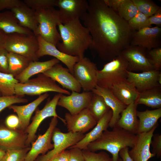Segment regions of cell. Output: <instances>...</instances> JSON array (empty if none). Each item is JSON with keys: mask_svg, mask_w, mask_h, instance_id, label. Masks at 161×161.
<instances>
[{"mask_svg": "<svg viewBox=\"0 0 161 161\" xmlns=\"http://www.w3.org/2000/svg\"><path fill=\"white\" fill-rule=\"evenodd\" d=\"M147 58L155 69L161 71V47L154 48L150 50L146 49Z\"/></svg>", "mask_w": 161, "mask_h": 161, "instance_id": "cell-40", "label": "cell"}, {"mask_svg": "<svg viewBox=\"0 0 161 161\" xmlns=\"http://www.w3.org/2000/svg\"><path fill=\"white\" fill-rule=\"evenodd\" d=\"M4 157L3 158H0V161H4Z\"/></svg>", "mask_w": 161, "mask_h": 161, "instance_id": "cell-54", "label": "cell"}, {"mask_svg": "<svg viewBox=\"0 0 161 161\" xmlns=\"http://www.w3.org/2000/svg\"><path fill=\"white\" fill-rule=\"evenodd\" d=\"M58 118L52 117L45 133L39 135L37 140L31 143V147L27 154L25 161H35L39 154L44 155L53 148L51 140L54 130L58 123Z\"/></svg>", "mask_w": 161, "mask_h": 161, "instance_id": "cell-13", "label": "cell"}, {"mask_svg": "<svg viewBox=\"0 0 161 161\" xmlns=\"http://www.w3.org/2000/svg\"><path fill=\"white\" fill-rule=\"evenodd\" d=\"M160 71L155 69L137 73L127 71L126 80L131 83L140 93L161 86L158 83Z\"/></svg>", "mask_w": 161, "mask_h": 161, "instance_id": "cell-21", "label": "cell"}, {"mask_svg": "<svg viewBox=\"0 0 161 161\" xmlns=\"http://www.w3.org/2000/svg\"><path fill=\"white\" fill-rule=\"evenodd\" d=\"M59 83L63 89L80 92L82 88L80 84L67 68L58 63L43 73Z\"/></svg>", "mask_w": 161, "mask_h": 161, "instance_id": "cell-19", "label": "cell"}, {"mask_svg": "<svg viewBox=\"0 0 161 161\" xmlns=\"http://www.w3.org/2000/svg\"><path fill=\"white\" fill-rule=\"evenodd\" d=\"M130 45L147 50L161 47V28L157 26L135 31Z\"/></svg>", "mask_w": 161, "mask_h": 161, "instance_id": "cell-17", "label": "cell"}, {"mask_svg": "<svg viewBox=\"0 0 161 161\" xmlns=\"http://www.w3.org/2000/svg\"><path fill=\"white\" fill-rule=\"evenodd\" d=\"M18 82L12 75L0 72V92L2 96L15 95V86Z\"/></svg>", "mask_w": 161, "mask_h": 161, "instance_id": "cell-34", "label": "cell"}, {"mask_svg": "<svg viewBox=\"0 0 161 161\" xmlns=\"http://www.w3.org/2000/svg\"><path fill=\"white\" fill-rule=\"evenodd\" d=\"M91 92L102 96L112 110V115L109 123V127L112 128L116 126L120 117L121 113L127 106L119 101L110 89L97 86Z\"/></svg>", "mask_w": 161, "mask_h": 161, "instance_id": "cell-23", "label": "cell"}, {"mask_svg": "<svg viewBox=\"0 0 161 161\" xmlns=\"http://www.w3.org/2000/svg\"><path fill=\"white\" fill-rule=\"evenodd\" d=\"M105 4L109 8L117 13L123 0H103Z\"/></svg>", "mask_w": 161, "mask_h": 161, "instance_id": "cell-50", "label": "cell"}, {"mask_svg": "<svg viewBox=\"0 0 161 161\" xmlns=\"http://www.w3.org/2000/svg\"><path fill=\"white\" fill-rule=\"evenodd\" d=\"M2 96V95L1 93V92H0V96Z\"/></svg>", "mask_w": 161, "mask_h": 161, "instance_id": "cell-56", "label": "cell"}, {"mask_svg": "<svg viewBox=\"0 0 161 161\" xmlns=\"http://www.w3.org/2000/svg\"><path fill=\"white\" fill-rule=\"evenodd\" d=\"M31 147L12 149L6 152L4 161H25L27 154Z\"/></svg>", "mask_w": 161, "mask_h": 161, "instance_id": "cell-37", "label": "cell"}, {"mask_svg": "<svg viewBox=\"0 0 161 161\" xmlns=\"http://www.w3.org/2000/svg\"><path fill=\"white\" fill-rule=\"evenodd\" d=\"M88 2L87 11L80 19L92 37L90 49L102 60L110 61L130 45L135 31L103 0Z\"/></svg>", "mask_w": 161, "mask_h": 161, "instance_id": "cell-1", "label": "cell"}, {"mask_svg": "<svg viewBox=\"0 0 161 161\" xmlns=\"http://www.w3.org/2000/svg\"><path fill=\"white\" fill-rule=\"evenodd\" d=\"M64 119L69 131L84 134L94 127L97 123L87 108L75 114L66 113Z\"/></svg>", "mask_w": 161, "mask_h": 161, "instance_id": "cell-16", "label": "cell"}, {"mask_svg": "<svg viewBox=\"0 0 161 161\" xmlns=\"http://www.w3.org/2000/svg\"><path fill=\"white\" fill-rule=\"evenodd\" d=\"M92 94V92L84 91L81 93L72 91L68 96L62 94L57 105L65 108L71 114H75L87 108Z\"/></svg>", "mask_w": 161, "mask_h": 161, "instance_id": "cell-18", "label": "cell"}, {"mask_svg": "<svg viewBox=\"0 0 161 161\" xmlns=\"http://www.w3.org/2000/svg\"><path fill=\"white\" fill-rule=\"evenodd\" d=\"M7 34L0 29V50L5 49Z\"/></svg>", "mask_w": 161, "mask_h": 161, "instance_id": "cell-52", "label": "cell"}, {"mask_svg": "<svg viewBox=\"0 0 161 161\" xmlns=\"http://www.w3.org/2000/svg\"><path fill=\"white\" fill-rule=\"evenodd\" d=\"M135 103L153 108H161V86L152 88L139 93Z\"/></svg>", "mask_w": 161, "mask_h": 161, "instance_id": "cell-31", "label": "cell"}, {"mask_svg": "<svg viewBox=\"0 0 161 161\" xmlns=\"http://www.w3.org/2000/svg\"><path fill=\"white\" fill-rule=\"evenodd\" d=\"M86 0H56L61 23L64 24L76 19H80L88 8Z\"/></svg>", "mask_w": 161, "mask_h": 161, "instance_id": "cell-12", "label": "cell"}, {"mask_svg": "<svg viewBox=\"0 0 161 161\" xmlns=\"http://www.w3.org/2000/svg\"><path fill=\"white\" fill-rule=\"evenodd\" d=\"M62 94L55 95L51 100H49L43 108L40 110L38 107L35 110V114L32 121L25 131L27 134L26 142L27 146H30V144L37 137L36 135L37 129L42 122L49 117H56L59 118L65 124L64 119L60 117L57 114L56 109L58 101Z\"/></svg>", "mask_w": 161, "mask_h": 161, "instance_id": "cell-10", "label": "cell"}, {"mask_svg": "<svg viewBox=\"0 0 161 161\" xmlns=\"http://www.w3.org/2000/svg\"><path fill=\"white\" fill-rule=\"evenodd\" d=\"M8 53L5 49L0 50V72L9 74Z\"/></svg>", "mask_w": 161, "mask_h": 161, "instance_id": "cell-44", "label": "cell"}, {"mask_svg": "<svg viewBox=\"0 0 161 161\" xmlns=\"http://www.w3.org/2000/svg\"><path fill=\"white\" fill-rule=\"evenodd\" d=\"M139 12L148 17L155 13L161 7L151 0H132Z\"/></svg>", "mask_w": 161, "mask_h": 161, "instance_id": "cell-36", "label": "cell"}, {"mask_svg": "<svg viewBox=\"0 0 161 161\" xmlns=\"http://www.w3.org/2000/svg\"><path fill=\"white\" fill-rule=\"evenodd\" d=\"M139 119L137 134L147 132L151 130L157 124L161 117V108L153 110L137 112Z\"/></svg>", "mask_w": 161, "mask_h": 161, "instance_id": "cell-30", "label": "cell"}, {"mask_svg": "<svg viewBox=\"0 0 161 161\" xmlns=\"http://www.w3.org/2000/svg\"><path fill=\"white\" fill-rule=\"evenodd\" d=\"M11 11L22 27L28 29L35 35L38 23L35 16V11L28 7L23 1Z\"/></svg>", "mask_w": 161, "mask_h": 161, "instance_id": "cell-24", "label": "cell"}, {"mask_svg": "<svg viewBox=\"0 0 161 161\" xmlns=\"http://www.w3.org/2000/svg\"><path fill=\"white\" fill-rule=\"evenodd\" d=\"M87 108L97 122L111 109L102 96L93 93Z\"/></svg>", "mask_w": 161, "mask_h": 161, "instance_id": "cell-33", "label": "cell"}, {"mask_svg": "<svg viewBox=\"0 0 161 161\" xmlns=\"http://www.w3.org/2000/svg\"><path fill=\"white\" fill-rule=\"evenodd\" d=\"M137 105L134 102L127 106L121 113L115 126L133 134H137L139 123L137 116Z\"/></svg>", "mask_w": 161, "mask_h": 161, "instance_id": "cell-26", "label": "cell"}, {"mask_svg": "<svg viewBox=\"0 0 161 161\" xmlns=\"http://www.w3.org/2000/svg\"><path fill=\"white\" fill-rule=\"evenodd\" d=\"M9 74L15 78L22 73L31 61L27 58L15 53L8 54Z\"/></svg>", "mask_w": 161, "mask_h": 161, "instance_id": "cell-32", "label": "cell"}, {"mask_svg": "<svg viewBox=\"0 0 161 161\" xmlns=\"http://www.w3.org/2000/svg\"><path fill=\"white\" fill-rule=\"evenodd\" d=\"M0 29L7 34L15 33L34 34L31 30L20 24L11 11L0 12Z\"/></svg>", "mask_w": 161, "mask_h": 161, "instance_id": "cell-29", "label": "cell"}, {"mask_svg": "<svg viewBox=\"0 0 161 161\" xmlns=\"http://www.w3.org/2000/svg\"><path fill=\"white\" fill-rule=\"evenodd\" d=\"M47 93L39 95L36 99L24 105H12L8 108L13 110L17 114L19 120V129L25 131L30 124V118L38 106L49 96Z\"/></svg>", "mask_w": 161, "mask_h": 161, "instance_id": "cell-22", "label": "cell"}, {"mask_svg": "<svg viewBox=\"0 0 161 161\" xmlns=\"http://www.w3.org/2000/svg\"><path fill=\"white\" fill-rule=\"evenodd\" d=\"M29 7L36 11L56 6V0H24Z\"/></svg>", "mask_w": 161, "mask_h": 161, "instance_id": "cell-41", "label": "cell"}, {"mask_svg": "<svg viewBox=\"0 0 161 161\" xmlns=\"http://www.w3.org/2000/svg\"><path fill=\"white\" fill-rule=\"evenodd\" d=\"M129 148L126 147L120 150L119 156L122 161H133L129 154Z\"/></svg>", "mask_w": 161, "mask_h": 161, "instance_id": "cell-51", "label": "cell"}, {"mask_svg": "<svg viewBox=\"0 0 161 161\" xmlns=\"http://www.w3.org/2000/svg\"><path fill=\"white\" fill-rule=\"evenodd\" d=\"M27 134L25 131L12 129L5 125L0 124V149L2 151L6 152L27 147Z\"/></svg>", "mask_w": 161, "mask_h": 161, "instance_id": "cell-15", "label": "cell"}, {"mask_svg": "<svg viewBox=\"0 0 161 161\" xmlns=\"http://www.w3.org/2000/svg\"><path fill=\"white\" fill-rule=\"evenodd\" d=\"M128 67V62L120 55L109 61L98 70L97 86L110 90L114 84L126 79Z\"/></svg>", "mask_w": 161, "mask_h": 161, "instance_id": "cell-7", "label": "cell"}, {"mask_svg": "<svg viewBox=\"0 0 161 161\" xmlns=\"http://www.w3.org/2000/svg\"><path fill=\"white\" fill-rule=\"evenodd\" d=\"M50 92L69 95L71 94L43 73L39 74L36 77L29 79L24 83L18 82L15 87V95L24 96L25 95H40Z\"/></svg>", "mask_w": 161, "mask_h": 161, "instance_id": "cell-5", "label": "cell"}, {"mask_svg": "<svg viewBox=\"0 0 161 161\" xmlns=\"http://www.w3.org/2000/svg\"><path fill=\"white\" fill-rule=\"evenodd\" d=\"M157 124L149 131L136 134L133 145L129 154L133 161H148L155 155L150 151V146L154 133L158 127Z\"/></svg>", "mask_w": 161, "mask_h": 161, "instance_id": "cell-14", "label": "cell"}, {"mask_svg": "<svg viewBox=\"0 0 161 161\" xmlns=\"http://www.w3.org/2000/svg\"><path fill=\"white\" fill-rule=\"evenodd\" d=\"M148 17L139 12L130 20L128 21V23L133 30L138 31L143 28L150 27L148 26Z\"/></svg>", "mask_w": 161, "mask_h": 161, "instance_id": "cell-39", "label": "cell"}, {"mask_svg": "<svg viewBox=\"0 0 161 161\" xmlns=\"http://www.w3.org/2000/svg\"><path fill=\"white\" fill-rule=\"evenodd\" d=\"M39 44L34 34L15 33L7 34L5 49L8 52L22 55L31 61H38L36 52Z\"/></svg>", "mask_w": 161, "mask_h": 161, "instance_id": "cell-6", "label": "cell"}, {"mask_svg": "<svg viewBox=\"0 0 161 161\" xmlns=\"http://www.w3.org/2000/svg\"><path fill=\"white\" fill-rule=\"evenodd\" d=\"M152 147V153L158 158L161 157V135L159 133L154 134L151 142Z\"/></svg>", "mask_w": 161, "mask_h": 161, "instance_id": "cell-43", "label": "cell"}, {"mask_svg": "<svg viewBox=\"0 0 161 161\" xmlns=\"http://www.w3.org/2000/svg\"><path fill=\"white\" fill-rule=\"evenodd\" d=\"M60 62L55 58L42 62L31 61L27 68L15 78L19 83H24L32 76L37 74L43 73Z\"/></svg>", "mask_w": 161, "mask_h": 161, "instance_id": "cell-28", "label": "cell"}, {"mask_svg": "<svg viewBox=\"0 0 161 161\" xmlns=\"http://www.w3.org/2000/svg\"><path fill=\"white\" fill-rule=\"evenodd\" d=\"M36 36L39 44L38 49L36 52L37 57L39 58L46 55L53 56L64 64L70 72L73 75L74 66L79 61V58L61 52L55 46L45 41L40 36Z\"/></svg>", "mask_w": 161, "mask_h": 161, "instance_id": "cell-20", "label": "cell"}, {"mask_svg": "<svg viewBox=\"0 0 161 161\" xmlns=\"http://www.w3.org/2000/svg\"><path fill=\"white\" fill-rule=\"evenodd\" d=\"M84 136L85 134L80 132L69 131L64 133L56 127L52 137L53 143V148L45 154L38 156L35 161H49L66 149L75 145Z\"/></svg>", "mask_w": 161, "mask_h": 161, "instance_id": "cell-8", "label": "cell"}, {"mask_svg": "<svg viewBox=\"0 0 161 161\" xmlns=\"http://www.w3.org/2000/svg\"><path fill=\"white\" fill-rule=\"evenodd\" d=\"M58 26L61 42L57 44V49L69 55L79 58L84 57V53L91 47L92 40L88 29L82 24L80 19L64 24L59 23Z\"/></svg>", "mask_w": 161, "mask_h": 161, "instance_id": "cell-2", "label": "cell"}, {"mask_svg": "<svg viewBox=\"0 0 161 161\" xmlns=\"http://www.w3.org/2000/svg\"><path fill=\"white\" fill-rule=\"evenodd\" d=\"M6 152L0 149V158H3L5 155Z\"/></svg>", "mask_w": 161, "mask_h": 161, "instance_id": "cell-53", "label": "cell"}, {"mask_svg": "<svg viewBox=\"0 0 161 161\" xmlns=\"http://www.w3.org/2000/svg\"><path fill=\"white\" fill-rule=\"evenodd\" d=\"M139 12L132 0H123L117 13L121 18L128 22Z\"/></svg>", "mask_w": 161, "mask_h": 161, "instance_id": "cell-35", "label": "cell"}, {"mask_svg": "<svg viewBox=\"0 0 161 161\" xmlns=\"http://www.w3.org/2000/svg\"><path fill=\"white\" fill-rule=\"evenodd\" d=\"M35 16L38 23L35 36H40L45 41L56 46L61 41L57 29L58 24L61 23L58 10L53 7L38 10L35 11Z\"/></svg>", "mask_w": 161, "mask_h": 161, "instance_id": "cell-4", "label": "cell"}, {"mask_svg": "<svg viewBox=\"0 0 161 161\" xmlns=\"http://www.w3.org/2000/svg\"><path fill=\"white\" fill-rule=\"evenodd\" d=\"M146 49L130 45L123 49L120 55L128 62V71L143 72L155 69L146 56Z\"/></svg>", "mask_w": 161, "mask_h": 161, "instance_id": "cell-11", "label": "cell"}, {"mask_svg": "<svg viewBox=\"0 0 161 161\" xmlns=\"http://www.w3.org/2000/svg\"><path fill=\"white\" fill-rule=\"evenodd\" d=\"M112 115V112L110 109L97 122L96 125L91 131L85 134L84 137L80 140L69 149L77 148L82 150L87 149L90 143L98 139L103 131L107 130Z\"/></svg>", "mask_w": 161, "mask_h": 161, "instance_id": "cell-25", "label": "cell"}, {"mask_svg": "<svg viewBox=\"0 0 161 161\" xmlns=\"http://www.w3.org/2000/svg\"><path fill=\"white\" fill-rule=\"evenodd\" d=\"M110 90L119 101L126 106L135 102L139 93L135 87L126 80L114 84Z\"/></svg>", "mask_w": 161, "mask_h": 161, "instance_id": "cell-27", "label": "cell"}, {"mask_svg": "<svg viewBox=\"0 0 161 161\" xmlns=\"http://www.w3.org/2000/svg\"><path fill=\"white\" fill-rule=\"evenodd\" d=\"M5 125L8 128L12 129H19V120L18 116L12 114L8 116L5 121Z\"/></svg>", "mask_w": 161, "mask_h": 161, "instance_id": "cell-45", "label": "cell"}, {"mask_svg": "<svg viewBox=\"0 0 161 161\" xmlns=\"http://www.w3.org/2000/svg\"><path fill=\"white\" fill-rule=\"evenodd\" d=\"M98 70L96 64L85 57L75 64L73 75L83 91L91 92L97 86Z\"/></svg>", "mask_w": 161, "mask_h": 161, "instance_id": "cell-9", "label": "cell"}, {"mask_svg": "<svg viewBox=\"0 0 161 161\" xmlns=\"http://www.w3.org/2000/svg\"><path fill=\"white\" fill-rule=\"evenodd\" d=\"M70 154L69 150H66L55 156L49 161H69Z\"/></svg>", "mask_w": 161, "mask_h": 161, "instance_id": "cell-49", "label": "cell"}, {"mask_svg": "<svg viewBox=\"0 0 161 161\" xmlns=\"http://www.w3.org/2000/svg\"><path fill=\"white\" fill-rule=\"evenodd\" d=\"M24 96L14 95L9 96H0V112L7 107L17 103H26L28 101Z\"/></svg>", "mask_w": 161, "mask_h": 161, "instance_id": "cell-38", "label": "cell"}, {"mask_svg": "<svg viewBox=\"0 0 161 161\" xmlns=\"http://www.w3.org/2000/svg\"><path fill=\"white\" fill-rule=\"evenodd\" d=\"M82 150L85 161H113L112 158L104 151L96 153L87 149Z\"/></svg>", "mask_w": 161, "mask_h": 161, "instance_id": "cell-42", "label": "cell"}, {"mask_svg": "<svg viewBox=\"0 0 161 161\" xmlns=\"http://www.w3.org/2000/svg\"><path fill=\"white\" fill-rule=\"evenodd\" d=\"M69 161H85L82 150L77 148H72L69 150Z\"/></svg>", "mask_w": 161, "mask_h": 161, "instance_id": "cell-46", "label": "cell"}, {"mask_svg": "<svg viewBox=\"0 0 161 161\" xmlns=\"http://www.w3.org/2000/svg\"><path fill=\"white\" fill-rule=\"evenodd\" d=\"M111 131H103L97 140L90 143L87 150L96 152L106 151L112 155L113 161H118L120 150L126 147L132 148L136 134L115 126Z\"/></svg>", "mask_w": 161, "mask_h": 161, "instance_id": "cell-3", "label": "cell"}, {"mask_svg": "<svg viewBox=\"0 0 161 161\" xmlns=\"http://www.w3.org/2000/svg\"><path fill=\"white\" fill-rule=\"evenodd\" d=\"M21 1L19 0H0V11L5 9L11 10Z\"/></svg>", "mask_w": 161, "mask_h": 161, "instance_id": "cell-48", "label": "cell"}, {"mask_svg": "<svg viewBox=\"0 0 161 161\" xmlns=\"http://www.w3.org/2000/svg\"><path fill=\"white\" fill-rule=\"evenodd\" d=\"M118 161H122V160L120 158L119 159Z\"/></svg>", "mask_w": 161, "mask_h": 161, "instance_id": "cell-55", "label": "cell"}, {"mask_svg": "<svg viewBox=\"0 0 161 161\" xmlns=\"http://www.w3.org/2000/svg\"><path fill=\"white\" fill-rule=\"evenodd\" d=\"M148 25L151 27V25L154 24L161 27V7L154 14L149 17L148 19Z\"/></svg>", "mask_w": 161, "mask_h": 161, "instance_id": "cell-47", "label": "cell"}, {"mask_svg": "<svg viewBox=\"0 0 161 161\" xmlns=\"http://www.w3.org/2000/svg\"></svg>", "mask_w": 161, "mask_h": 161, "instance_id": "cell-57", "label": "cell"}]
</instances>
